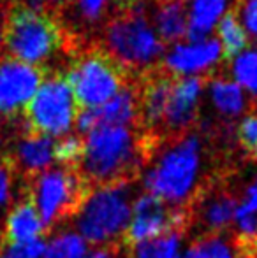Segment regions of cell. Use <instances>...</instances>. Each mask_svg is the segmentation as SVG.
I'll use <instances>...</instances> for the list:
<instances>
[{
  "label": "cell",
  "mask_w": 257,
  "mask_h": 258,
  "mask_svg": "<svg viewBox=\"0 0 257 258\" xmlns=\"http://www.w3.org/2000/svg\"><path fill=\"white\" fill-rule=\"evenodd\" d=\"M46 242L42 237L27 242H4L0 239V258H41Z\"/></svg>",
  "instance_id": "obj_27"
},
{
  "label": "cell",
  "mask_w": 257,
  "mask_h": 258,
  "mask_svg": "<svg viewBox=\"0 0 257 258\" xmlns=\"http://www.w3.org/2000/svg\"><path fill=\"white\" fill-rule=\"evenodd\" d=\"M238 179V169L222 174L185 209H180L187 220V235L197 239L233 228L234 214L243 197Z\"/></svg>",
  "instance_id": "obj_8"
},
{
  "label": "cell",
  "mask_w": 257,
  "mask_h": 258,
  "mask_svg": "<svg viewBox=\"0 0 257 258\" xmlns=\"http://www.w3.org/2000/svg\"><path fill=\"white\" fill-rule=\"evenodd\" d=\"M85 151V139L79 134L65 136L53 146V162L62 167H79Z\"/></svg>",
  "instance_id": "obj_25"
},
{
  "label": "cell",
  "mask_w": 257,
  "mask_h": 258,
  "mask_svg": "<svg viewBox=\"0 0 257 258\" xmlns=\"http://www.w3.org/2000/svg\"><path fill=\"white\" fill-rule=\"evenodd\" d=\"M206 85V76L176 78L162 121V139L178 137L195 128L199 112V99Z\"/></svg>",
  "instance_id": "obj_12"
},
{
  "label": "cell",
  "mask_w": 257,
  "mask_h": 258,
  "mask_svg": "<svg viewBox=\"0 0 257 258\" xmlns=\"http://www.w3.org/2000/svg\"><path fill=\"white\" fill-rule=\"evenodd\" d=\"M227 0H192L189 9V27L187 41L201 42L213 30L217 21H220L226 11Z\"/></svg>",
  "instance_id": "obj_18"
},
{
  "label": "cell",
  "mask_w": 257,
  "mask_h": 258,
  "mask_svg": "<svg viewBox=\"0 0 257 258\" xmlns=\"http://www.w3.org/2000/svg\"><path fill=\"white\" fill-rule=\"evenodd\" d=\"M212 100L215 107L226 116H238L245 107L241 86L226 79H215L212 83Z\"/></svg>",
  "instance_id": "obj_23"
},
{
  "label": "cell",
  "mask_w": 257,
  "mask_h": 258,
  "mask_svg": "<svg viewBox=\"0 0 257 258\" xmlns=\"http://www.w3.org/2000/svg\"><path fill=\"white\" fill-rule=\"evenodd\" d=\"M134 188H102L95 190L76 216V228L83 241L93 248L120 242L132 218Z\"/></svg>",
  "instance_id": "obj_7"
},
{
  "label": "cell",
  "mask_w": 257,
  "mask_h": 258,
  "mask_svg": "<svg viewBox=\"0 0 257 258\" xmlns=\"http://www.w3.org/2000/svg\"><path fill=\"white\" fill-rule=\"evenodd\" d=\"M72 56L65 79L79 111L106 104L134 79L100 44H85Z\"/></svg>",
  "instance_id": "obj_6"
},
{
  "label": "cell",
  "mask_w": 257,
  "mask_h": 258,
  "mask_svg": "<svg viewBox=\"0 0 257 258\" xmlns=\"http://www.w3.org/2000/svg\"><path fill=\"white\" fill-rule=\"evenodd\" d=\"M108 125L129 126L141 130L139 126V90L136 78L106 104L93 109H81L76 116V130L79 136H86L93 128Z\"/></svg>",
  "instance_id": "obj_11"
},
{
  "label": "cell",
  "mask_w": 257,
  "mask_h": 258,
  "mask_svg": "<svg viewBox=\"0 0 257 258\" xmlns=\"http://www.w3.org/2000/svg\"><path fill=\"white\" fill-rule=\"evenodd\" d=\"M220 58H222V46L215 39H210V41L175 46L166 54L164 67L178 78L213 67Z\"/></svg>",
  "instance_id": "obj_16"
},
{
  "label": "cell",
  "mask_w": 257,
  "mask_h": 258,
  "mask_svg": "<svg viewBox=\"0 0 257 258\" xmlns=\"http://www.w3.org/2000/svg\"><path fill=\"white\" fill-rule=\"evenodd\" d=\"M143 2H144V0H111V4H113L115 13H118V11L130 9V7L137 6V4H143Z\"/></svg>",
  "instance_id": "obj_31"
},
{
  "label": "cell",
  "mask_w": 257,
  "mask_h": 258,
  "mask_svg": "<svg viewBox=\"0 0 257 258\" xmlns=\"http://www.w3.org/2000/svg\"><path fill=\"white\" fill-rule=\"evenodd\" d=\"M30 195L44 227V235H52L60 225L81 213L93 190L78 167H55L21 183Z\"/></svg>",
  "instance_id": "obj_4"
},
{
  "label": "cell",
  "mask_w": 257,
  "mask_h": 258,
  "mask_svg": "<svg viewBox=\"0 0 257 258\" xmlns=\"http://www.w3.org/2000/svg\"><path fill=\"white\" fill-rule=\"evenodd\" d=\"M155 32L162 44L178 42L187 35L189 27V0H153Z\"/></svg>",
  "instance_id": "obj_17"
},
{
  "label": "cell",
  "mask_w": 257,
  "mask_h": 258,
  "mask_svg": "<svg viewBox=\"0 0 257 258\" xmlns=\"http://www.w3.org/2000/svg\"><path fill=\"white\" fill-rule=\"evenodd\" d=\"M71 2L72 0H25L21 6H27L34 11H41V13H48L57 18Z\"/></svg>",
  "instance_id": "obj_30"
},
{
  "label": "cell",
  "mask_w": 257,
  "mask_h": 258,
  "mask_svg": "<svg viewBox=\"0 0 257 258\" xmlns=\"http://www.w3.org/2000/svg\"><path fill=\"white\" fill-rule=\"evenodd\" d=\"M99 44L130 78H139L153 69L164 53V44L150 25L144 2L115 13L104 27L102 42Z\"/></svg>",
  "instance_id": "obj_3"
},
{
  "label": "cell",
  "mask_w": 257,
  "mask_h": 258,
  "mask_svg": "<svg viewBox=\"0 0 257 258\" xmlns=\"http://www.w3.org/2000/svg\"><path fill=\"white\" fill-rule=\"evenodd\" d=\"M176 230V211L151 194H141L132 204V218L122 237V244L134 248L148 239Z\"/></svg>",
  "instance_id": "obj_13"
},
{
  "label": "cell",
  "mask_w": 257,
  "mask_h": 258,
  "mask_svg": "<svg viewBox=\"0 0 257 258\" xmlns=\"http://www.w3.org/2000/svg\"><path fill=\"white\" fill-rule=\"evenodd\" d=\"M233 72L241 88L257 95V49L238 54L233 63Z\"/></svg>",
  "instance_id": "obj_26"
},
{
  "label": "cell",
  "mask_w": 257,
  "mask_h": 258,
  "mask_svg": "<svg viewBox=\"0 0 257 258\" xmlns=\"http://www.w3.org/2000/svg\"><path fill=\"white\" fill-rule=\"evenodd\" d=\"M4 125H2V121H0V146L2 144H6V141H7V137H6V134H4Z\"/></svg>",
  "instance_id": "obj_32"
},
{
  "label": "cell",
  "mask_w": 257,
  "mask_h": 258,
  "mask_svg": "<svg viewBox=\"0 0 257 258\" xmlns=\"http://www.w3.org/2000/svg\"><path fill=\"white\" fill-rule=\"evenodd\" d=\"M185 235L178 230L166 232L130 248L132 258H180V242Z\"/></svg>",
  "instance_id": "obj_22"
},
{
  "label": "cell",
  "mask_w": 257,
  "mask_h": 258,
  "mask_svg": "<svg viewBox=\"0 0 257 258\" xmlns=\"http://www.w3.org/2000/svg\"><path fill=\"white\" fill-rule=\"evenodd\" d=\"M183 258H241L231 230L192 239Z\"/></svg>",
  "instance_id": "obj_20"
},
{
  "label": "cell",
  "mask_w": 257,
  "mask_h": 258,
  "mask_svg": "<svg viewBox=\"0 0 257 258\" xmlns=\"http://www.w3.org/2000/svg\"><path fill=\"white\" fill-rule=\"evenodd\" d=\"M4 42L14 60L41 67L59 49H65L67 37L55 16L14 4L4 21Z\"/></svg>",
  "instance_id": "obj_5"
},
{
  "label": "cell",
  "mask_w": 257,
  "mask_h": 258,
  "mask_svg": "<svg viewBox=\"0 0 257 258\" xmlns=\"http://www.w3.org/2000/svg\"><path fill=\"white\" fill-rule=\"evenodd\" d=\"M255 184H257V183H255Z\"/></svg>",
  "instance_id": "obj_34"
},
{
  "label": "cell",
  "mask_w": 257,
  "mask_h": 258,
  "mask_svg": "<svg viewBox=\"0 0 257 258\" xmlns=\"http://www.w3.org/2000/svg\"><path fill=\"white\" fill-rule=\"evenodd\" d=\"M46 69L14 58L0 60V114L16 119L46 78Z\"/></svg>",
  "instance_id": "obj_10"
},
{
  "label": "cell",
  "mask_w": 257,
  "mask_h": 258,
  "mask_svg": "<svg viewBox=\"0 0 257 258\" xmlns=\"http://www.w3.org/2000/svg\"><path fill=\"white\" fill-rule=\"evenodd\" d=\"M236 169L217 144L206 146L204 136L190 130L164 139L148 158L143 170L146 194L155 195L173 211L190 202L222 174Z\"/></svg>",
  "instance_id": "obj_1"
},
{
  "label": "cell",
  "mask_w": 257,
  "mask_h": 258,
  "mask_svg": "<svg viewBox=\"0 0 257 258\" xmlns=\"http://www.w3.org/2000/svg\"><path fill=\"white\" fill-rule=\"evenodd\" d=\"M79 109L65 74L49 72L23 109V128L48 137L64 136L76 123Z\"/></svg>",
  "instance_id": "obj_9"
},
{
  "label": "cell",
  "mask_w": 257,
  "mask_h": 258,
  "mask_svg": "<svg viewBox=\"0 0 257 258\" xmlns=\"http://www.w3.org/2000/svg\"><path fill=\"white\" fill-rule=\"evenodd\" d=\"M85 151L79 163L92 190L130 186L143 176L144 165L161 139L129 126H99L83 136Z\"/></svg>",
  "instance_id": "obj_2"
},
{
  "label": "cell",
  "mask_w": 257,
  "mask_h": 258,
  "mask_svg": "<svg viewBox=\"0 0 257 258\" xmlns=\"http://www.w3.org/2000/svg\"><path fill=\"white\" fill-rule=\"evenodd\" d=\"M219 37H220V46H222V56L226 60L234 58L238 53H241L245 49V46L248 44L247 32L243 30L238 18L236 11L231 7L219 21Z\"/></svg>",
  "instance_id": "obj_21"
},
{
  "label": "cell",
  "mask_w": 257,
  "mask_h": 258,
  "mask_svg": "<svg viewBox=\"0 0 257 258\" xmlns=\"http://www.w3.org/2000/svg\"><path fill=\"white\" fill-rule=\"evenodd\" d=\"M252 258H257V255H254V256H252Z\"/></svg>",
  "instance_id": "obj_33"
},
{
  "label": "cell",
  "mask_w": 257,
  "mask_h": 258,
  "mask_svg": "<svg viewBox=\"0 0 257 258\" xmlns=\"http://www.w3.org/2000/svg\"><path fill=\"white\" fill-rule=\"evenodd\" d=\"M18 179L13 165L6 155L0 153V211L13 204V184Z\"/></svg>",
  "instance_id": "obj_28"
},
{
  "label": "cell",
  "mask_w": 257,
  "mask_h": 258,
  "mask_svg": "<svg viewBox=\"0 0 257 258\" xmlns=\"http://www.w3.org/2000/svg\"><path fill=\"white\" fill-rule=\"evenodd\" d=\"M44 234V227L34 206L30 195L20 188V197L11 204L4 225L0 228V239L4 242H27L39 239Z\"/></svg>",
  "instance_id": "obj_15"
},
{
  "label": "cell",
  "mask_w": 257,
  "mask_h": 258,
  "mask_svg": "<svg viewBox=\"0 0 257 258\" xmlns=\"http://www.w3.org/2000/svg\"><path fill=\"white\" fill-rule=\"evenodd\" d=\"M111 7H113L111 0H72L59 16L67 13L71 14V18L76 21V27H79L76 32V39L79 41V44H83V35L86 28L97 27L111 13Z\"/></svg>",
  "instance_id": "obj_19"
},
{
  "label": "cell",
  "mask_w": 257,
  "mask_h": 258,
  "mask_svg": "<svg viewBox=\"0 0 257 258\" xmlns=\"http://www.w3.org/2000/svg\"><path fill=\"white\" fill-rule=\"evenodd\" d=\"M53 146H55V141L52 137L28 132L23 128V125H18L14 141L9 146L0 150V153L7 156L18 179L25 183L37 174L52 169Z\"/></svg>",
  "instance_id": "obj_14"
},
{
  "label": "cell",
  "mask_w": 257,
  "mask_h": 258,
  "mask_svg": "<svg viewBox=\"0 0 257 258\" xmlns=\"http://www.w3.org/2000/svg\"><path fill=\"white\" fill-rule=\"evenodd\" d=\"M86 242L74 230H60L46 244L42 258H85Z\"/></svg>",
  "instance_id": "obj_24"
},
{
  "label": "cell",
  "mask_w": 257,
  "mask_h": 258,
  "mask_svg": "<svg viewBox=\"0 0 257 258\" xmlns=\"http://www.w3.org/2000/svg\"><path fill=\"white\" fill-rule=\"evenodd\" d=\"M233 9L238 16L241 14L245 30L257 39V0H236Z\"/></svg>",
  "instance_id": "obj_29"
}]
</instances>
